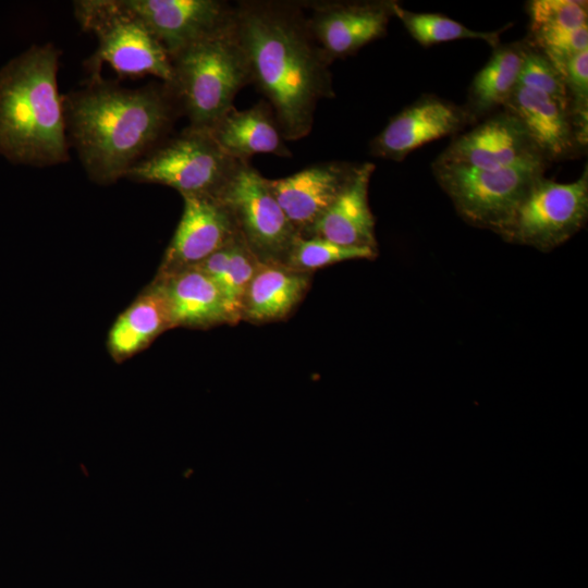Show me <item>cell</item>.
<instances>
[{"mask_svg": "<svg viewBox=\"0 0 588 588\" xmlns=\"http://www.w3.org/2000/svg\"><path fill=\"white\" fill-rule=\"evenodd\" d=\"M62 108L69 145L88 177L102 185L124 179L180 117L163 82L126 88L100 75L62 95Z\"/></svg>", "mask_w": 588, "mask_h": 588, "instance_id": "7a4b0ae2", "label": "cell"}, {"mask_svg": "<svg viewBox=\"0 0 588 588\" xmlns=\"http://www.w3.org/2000/svg\"><path fill=\"white\" fill-rule=\"evenodd\" d=\"M529 32L575 29L588 25V2L579 0H532L526 4Z\"/></svg>", "mask_w": 588, "mask_h": 588, "instance_id": "484cf974", "label": "cell"}, {"mask_svg": "<svg viewBox=\"0 0 588 588\" xmlns=\"http://www.w3.org/2000/svg\"><path fill=\"white\" fill-rule=\"evenodd\" d=\"M209 132L221 149L237 161L248 162L258 154L292 156L272 108L266 100L246 110L233 107Z\"/></svg>", "mask_w": 588, "mask_h": 588, "instance_id": "ffe728a7", "label": "cell"}, {"mask_svg": "<svg viewBox=\"0 0 588 588\" xmlns=\"http://www.w3.org/2000/svg\"><path fill=\"white\" fill-rule=\"evenodd\" d=\"M436 160L481 170L537 161L549 163L524 124L504 109L488 115L468 132L456 135Z\"/></svg>", "mask_w": 588, "mask_h": 588, "instance_id": "8fae6325", "label": "cell"}, {"mask_svg": "<svg viewBox=\"0 0 588 588\" xmlns=\"http://www.w3.org/2000/svg\"><path fill=\"white\" fill-rule=\"evenodd\" d=\"M218 198L228 209L236 232L261 264L285 265L298 237L266 177L250 163L241 161Z\"/></svg>", "mask_w": 588, "mask_h": 588, "instance_id": "9c48e42d", "label": "cell"}, {"mask_svg": "<svg viewBox=\"0 0 588 588\" xmlns=\"http://www.w3.org/2000/svg\"><path fill=\"white\" fill-rule=\"evenodd\" d=\"M74 16L82 29L97 38V49L86 61L90 77L107 63L119 75H152L163 83L172 77L167 50L123 0H77Z\"/></svg>", "mask_w": 588, "mask_h": 588, "instance_id": "5b68a950", "label": "cell"}, {"mask_svg": "<svg viewBox=\"0 0 588 588\" xmlns=\"http://www.w3.org/2000/svg\"><path fill=\"white\" fill-rule=\"evenodd\" d=\"M260 264L237 235L231 244L226 267L215 281L223 294L232 326L241 321L243 297Z\"/></svg>", "mask_w": 588, "mask_h": 588, "instance_id": "d4e9b609", "label": "cell"}, {"mask_svg": "<svg viewBox=\"0 0 588 588\" xmlns=\"http://www.w3.org/2000/svg\"><path fill=\"white\" fill-rule=\"evenodd\" d=\"M184 208L157 275L198 266L238 234L224 205L211 196H182Z\"/></svg>", "mask_w": 588, "mask_h": 588, "instance_id": "5bb4252c", "label": "cell"}, {"mask_svg": "<svg viewBox=\"0 0 588 588\" xmlns=\"http://www.w3.org/2000/svg\"><path fill=\"white\" fill-rule=\"evenodd\" d=\"M542 51L561 72L569 59L588 49V25L575 29H546L528 33L525 38Z\"/></svg>", "mask_w": 588, "mask_h": 588, "instance_id": "83f0119b", "label": "cell"}, {"mask_svg": "<svg viewBox=\"0 0 588 588\" xmlns=\"http://www.w3.org/2000/svg\"><path fill=\"white\" fill-rule=\"evenodd\" d=\"M549 163L527 162L498 170L432 162L436 181L469 224L500 234L528 191Z\"/></svg>", "mask_w": 588, "mask_h": 588, "instance_id": "52a82bcc", "label": "cell"}, {"mask_svg": "<svg viewBox=\"0 0 588 588\" xmlns=\"http://www.w3.org/2000/svg\"><path fill=\"white\" fill-rule=\"evenodd\" d=\"M356 167L345 161L321 162L285 177H266V183L298 236H304L334 201Z\"/></svg>", "mask_w": 588, "mask_h": 588, "instance_id": "2e32d148", "label": "cell"}, {"mask_svg": "<svg viewBox=\"0 0 588 588\" xmlns=\"http://www.w3.org/2000/svg\"><path fill=\"white\" fill-rule=\"evenodd\" d=\"M502 109L518 118L549 163L577 158L587 146L588 130L547 95L518 85Z\"/></svg>", "mask_w": 588, "mask_h": 588, "instance_id": "9a60e30c", "label": "cell"}, {"mask_svg": "<svg viewBox=\"0 0 588 588\" xmlns=\"http://www.w3.org/2000/svg\"><path fill=\"white\" fill-rule=\"evenodd\" d=\"M304 7L310 30L328 59L355 54L385 36L397 1H318Z\"/></svg>", "mask_w": 588, "mask_h": 588, "instance_id": "30bf717a", "label": "cell"}, {"mask_svg": "<svg viewBox=\"0 0 588 588\" xmlns=\"http://www.w3.org/2000/svg\"><path fill=\"white\" fill-rule=\"evenodd\" d=\"M526 49V39L499 44L474 76L464 107L476 122L502 109L517 88Z\"/></svg>", "mask_w": 588, "mask_h": 588, "instance_id": "7402d4cb", "label": "cell"}, {"mask_svg": "<svg viewBox=\"0 0 588 588\" xmlns=\"http://www.w3.org/2000/svg\"><path fill=\"white\" fill-rule=\"evenodd\" d=\"M475 123L464 106L436 95H424L389 120L370 142V154L400 162L422 145L456 136Z\"/></svg>", "mask_w": 588, "mask_h": 588, "instance_id": "7c38bea8", "label": "cell"}, {"mask_svg": "<svg viewBox=\"0 0 588 588\" xmlns=\"http://www.w3.org/2000/svg\"><path fill=\"white\" fill-rule=\"evenodd\" d=\"M563 77L571 110L579 125L588 130V49L567 61Z\"/></svg>", "mask_w": 588, "mask_h": 588, "instance_id": "f1b7e54d", "label": "cell"}, {"mask_svg": "<svg viewBox=\"0 0 588 588\" xmlns=\"http://www.w3.org/2000/svg\"><path fill=\"white\" fill-rule=\"evenodd\" d=\"M378 249L368 247L345 246L322 237L298 236L286 258V267L313 273L315 270L331 265L356 259H375Z\"/></svg>", "mask_w": 588, "mask_h": 588, "instance_id": "cb8c5ba5", "label": "cell"}, {"mask_svg": "<svg viewBox=\"0 0 588 588\" xmlns=\"http://www.w3.org/2000/svg\"><path fill=\"white\" fill-rule=\"evenodd\" d=\"M394 16L403 23L408 34L426 48L458 39H479L494 48L500 44V35L512 26L510 23L497 30L478 32L439 13L406 10L399 2L394 7Z\"/></svg>", "mask_w": 588, "mask_h": 588, "instance_id": "603a6c76", "label": "cell"}, {"mask_svg": "<svg viewBox=\"0 0 588 588\" xmlns=\"http://www.w3.org/2000/svg\"><path fill=\"white\" fill-rule=\"evenodd\" d=\"M60 54L50 42L33 45L0 69V156L12 163L41 168L70 160Z\"/></svg>", "mask_w": 588, "mask_h": 588, "instance_id": "3957f363", "label": "cell"}, {"mask_svg": "<svg viewBox=\"0 0 588 588\" xmlns=\"http://www.w3.org/2000/svg\"><path fill=\"white\" fill-rule=\"evenodd\" d=\"M172 77L164 83L188 126L211 130L232 109L238 90L250 84L245 52L234 23L198 39L171 58Z\"/></svg>", "mask_w": 588, "mask_h": 588, "instance_id": "277c9868", "label": "cell"}, {"mask_svg": "<svg viewBox=\"0 0 588 588\" xmlns=\"http://www.w3.org/2000/svg\"><path fill=\"white\" fill-rule=\"evenodd\" d=\"M375 168L370 162L357 164L334 201L301 237L317 236L345 246L378 249L375 217L368 201L369 181Z\"/></svg>", "mask_w": 588, "mask_h": 588, "instance_id": "e0dca14e", "label": "cell"}, {"mask_svg": "<svg viewBox=\"0 0 588 588\" xmlns=\"http://www.w3.org/2000/svg\"><path fill=\"white\" fill-rule=\"evenodd\" d=\"M167 296L173 328L209 329L231 324L219 285L195 266L166 275H156Z\"/></svg>", "mask_w": 588, "mask_h": 588, "instance_id": "ac0fdd59", "label": "cell"}, {"mask_svg": "<svg viewBox=\"0 0 588 588\" xmlns=\"http://www.w3.org/2000/svg\"><path fill=\"white\" fill-rule=\"evenodd\" d=\"M240 162L221 149L208 130L187 125L134 164L124 179L166 185L181 196L217 197Z\"/></svg>", "mask_w": 588, "mask_h": 588, "instance_id": "8992f818", "label": "cell"}, {"mask_svg": "<svg viewBox=\"0 0 588 588\" xmlns=\"http://www.w3.org/2000/svg\"><path fill=\"white\" fill-rule=\"evenodd\" d=\"M170 58L189 44L229 28L234 4L220 0H123Z\"/></svg>", "mask_w": 588, "mask_h": 588, "instance_id": "4fadbf2b", "label": "cell"}, {"mask_svg": "<svg viewBox=\"0 0 588 588\" xmlns=\"http://www.w3.org/2000/svg\"><path fill=\"white\" fill-rule=\"evenodd\" d=\"M587 217V168L571 183H559L543 174L531 183L500 235L507 242L548 252L583 229Z\"/></svg>", "mask_w": 588, "mask_h": 588, "instance_id": "ba28073f", "label": "cell"}, {"mask_svg": "<svg viewBox=\"0 0 588 588\" xmlns=\"http://www.w3.org/2000/svg\"><path fill=\"white\" fill-rule=\"evenodd\" d=\"M169 329H173L169 303L161 284L154 280L111 326L108 351L121 363L147 348Z\"/></svg>", "mask_w": 588, "mask_h": 588, "instance_id": "44dd1931", "label": "cell"}, {"mask_svg": "<svg viewBox=\"0 0 588 588\" xmlns=\"http://www.w3.org/2000/svg\"><path fill=\"white\" fill-rule=\"evenodd\" d=\"M234 8L250 83L271 106L285 140L307 136L318 102L334 90L332 62L310 30L304 3L248 0Z\"/></svg>", "mask_w": 588, "mask_h": 588, "instance_id": "6da1fadb", "label": "cell"}, {"mask_svg": "<svg viewBox=\"0 0 588 588\" xmlns=\"http://www.w3.org/2000/svg\"><path fill=\"white\" fill-rule=\"evenodd\" d=\"M311 274L260 264L243 297L241 321L261 324L286 320L309 291Z\"/></svg>", "mask_w": 588, "mask_h": 588, "instance_id": "d6986e66", "label": "cell"}, {"mask_svg": "<svg viewBox=\"0 0 588 588\" xmlns=\"http://www.w3.org/2000/svg\"><path fill=\"white\" fill-rule=\"evenodd\" d=\"M518 84L547 95L571 109L563 75L542 51L528 41Z\"/></svg>", "mask_w": 588, "mask_h": 588, "instance_id": "4316f807", "label": "cell"}]
</instances>
